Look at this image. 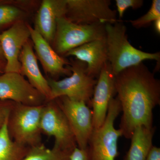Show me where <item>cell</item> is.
I'll list each match as a JSON object with an SVG mask.
<instances>
[{"mask_svg":"<svg viewBox=\"0 0 160 160\" xmlns=\"http://www.w3.org/2000/svg\"><path fill=\"white\" fill-rule=\"evenodd\" d=\"M7 2H6V1H2V0H0V4H3V3Z\"/></svg>","mask_w":160,"mask_h":160,"instance_id":"29","label":"cell"},{"mask_svg":"<svg viewBox=\"0 0 160 160\" xmlns=\"http://www.w3.org/2000/svg\"><path fill=\"white\" fill-rule=\"evenodd\" d=\"M65 17L82 25L114 24L117 12L110 7V0H66Z\"/></svg>","mask_w":160,"mask_h":160,"instance_id":"7","label":"cell"},{"mask_svg":"<svg viewBox=\"0 0 160 160\" xmlns=\"http://www.w3.org/2000/svg\"><path fill=\"white\" fill-rule=\"evenodd\" d=\"M68 66L71 71L69 77L54 80L48 78L50 89L49 101L66 97L73 101H81L90 106V103L97 79L89 76L86 72V64L77 59Z\"/></svg>","mask_w":160,"mask_h":160,"instance_id":"5","label":"cell"},{"mask_svg":"<svg viewBox=\"0 0 160 160\" xmlns=\"http://www.w3.org/2000/svg\"><path fill=\"white\" fill-rule=\"evenodd\" d=\"M0 101L31 106H41L47 102L23 76L16 72H5L0 75Z\"/></svg>","mask_w":160,"mask_h":160,"instance_id":"10","label":"cell"},{"mask_svg":"<svg viewBox=\"0 0 160 160\" xmlns=\"http://www.w3.org/2000/svg\"><path fill=\"white\" fill-rule=\"evenodd\" d=\"M106 37V25L77 24L63 17L58 20L52 44L55 51L62 56L84 44Z\"/></svg>","mask_w":160,"mask_h":160,"instance_id":"6","label":"cell"},{"mask_svg":"<svg viewBox=\"0 0 160 160\" xmlns=\"http://www.w3.org/2000/svg\"><path fill=\"white\" fill-rule=\"evenodd\" d=\"M40 128L42 132L54 138V146L70 152L77 147L69 122L55 100L44 104Z\"/></svg>","mask_w":160,"mask_h":160,"instance_id":"8","label":"cell"},{"mask_svg":"<svg viewBox=\"0 0 160 160\" xmlns=\"http://www.w3.org/2000/svg\"><path fill=\"white\" fill-rule=\"evenodd\" d=\"M116 94L115 76L109 62L103 67L97 78L90 103L93 129L99 128L106 117L110 100Z\"/></svg>","mask_w":160,"mask_h":160,"instance_id":"12","label":"cell"},{"mask_svg":"<svg viewBox=\"0 0 160 160\" xmlns=\"http://www.w3.org/2000/svg\"><path fill=\"white\" fill-rule=\"evenodd\" d=\"M160 18V1L153 0L151 7L145 15L136 20L129 21L136 29L146 28L151 25L156 20Z\"/></svg>","mask_w":160,"mask_h":160,"instance_id":"21","label":"cell"},{"mask_svg":"<svg viewBox=\"0 0 160 160\" xmlns=\"http://www.w3.org/2000/svg\"><path fill=\"white\" fill-rule=\"evenodd\" d=\"M12 102L9 101H0V129L2 127L8 118Z\"/></svg>","mask_w":160,"mask_h":160,"instance_id":"23","label":"cell"},{"mask_svg":"<svg viewBox=\"0 0 160 160\" xmlns=\"http://www.w3.org/2000/svg\"><path fill=\"white\" fill-rule=\"evenodd\" d=\"M29 26L22 20L0 33V41L6 61L5 72L21 74L19 56L23 46L30 38Z\"/></svg>","mask_w":160,"mask_h":160,"instance_id":"11","label":"cell"},{"mask_svg":"<svg viewBox=\"0 0 160 160\" xmlns=\"http://www.w3.org/2000/svg\"><path fill=\"white\" fill-rule=\"evenodd\" d=\"M29 27L30 38L38 58L46 73L52 77L63 75L69 76L71 74L68 67L70 62L58 54L36 29Z\"/></svg>","mask_w":160,"mask_h":160,"instance_id":"13","label":"cell"},{"mask_svg":"<svg viewBox=\"0 0 160 160\" xmlns=\"http://www.w3.org/2000/svg\"><path fill=\"white\" fill-rule=\"evenodd\" d=\"M155 131V127L147 128L143 126L137 127L131 137L129 151L124 160H146L152 147V141Z\"/></svg>","mask_w":160,"mask_h":160,"instance_id":"17","label":"cell"},{"mask_svg":"<svg viewBox=\"0 0 160 160\" xmlns=\"http://www.w3.org/2000/svg\"><path fill=\"white\" fill-rule=\"evenodd\" d=\"M106 31L108 61L115 76L125 69L146 60L157 61L158 69L159 52H146L132 46L128 40L126 26L121 20L114 24L106 25Z\"/></svg>","mask_w":160,"mask_h":160,"instance_id":"2","label":"cell"},{"mask_svg":"<svg viewBox=\"0 0 160 160\" xmlns=\"http://www.w3.org/2000/svg\"><path fill=\"white\" fill-rule=\"evenodd\" d=\"M153 26L155 31L158 34H160V18L156 20L153 22Z\"/></svg>","mask_w":160,"mask_h":160,"instance_id":"26","label":"cell"},{"mask_svg":"<svg viewBox=\"0 0 160 160\" xmlns=\"http://www.w3.org/2000/svg\"><path fill=\"white\" fill-rule=\"evenodd\" d=\"M66 12V0H44L38 10L34 29L48 43L52 44L58 20L65 17Z\"/></svg>","mask_w":160,"mask_h":160,"instance_id":"14","label":"cell"},{"mask_svg":"<svg viewBox=\"0 0 160 160\" xmlns=\"http://www.w3.org/2000/svg\"><path fill=\"white\" fill-rule=\"evenodd\" d=\"M7 119L0 129V160H23L29 147L11 139L7 130Z\"/></svg>","mask_w":160,"mask_h":160,"instance_id":"18","label":"cell"},{"mask_svg":"<svg viewBox=\"0 0 160 160\" xmlns=\"http://www.w3.org/2000/svg\"><path fill=\"white\" fill-rule=\"evenodd\" d=\"M146 160H160V148L152 146Z\"/></svg>","mask_w":160,"mask_h":160,"instance_id":"25","label":"cell"},{"mask_svg":"<svg viewBox=\"0 0 160 160\" xmlns=\"http://www.w3.org/2000/svg\"><path fill=\"white\" fill-rule=\"evenodd\" d=\"M6 64V62L0 60V73L5 72Z\"/></svg>","mask_w":160,"mask_h":160,"instance_id":"27","label":"cell"},{"mask_svg":"<svg viewBox=\"0 0 160 160\" xmlns=\"http://www.w3.org/2000/svg\"><path fill=\"white\" fill-rule=\"evenodd\" d=\"M25 12L18 7L7 3L0 4V29L22 21Z\"/></svg>","mask_w":160,"mask_h":160,"instance_id":"20","label":"cell"},{"mask_svg":"<svg viewBox=\"0 0 160 160\" xmlns=\"http://www.w3.org/2000/svg\"><path fill=\"white\" fill-rule=\"evenodd\" d=\"M70 160H88L87 149L76 147L70 154Z\"/></svg>","mask_w":160,"mask_h":160,"instance_id":"24","label":"cell"},{"mask_svg":"<svg viewBox=\"0 0 160 160\" xmlns=\"http://www.w3.org/2000/svg\"><path fill=\"white\" fill-rule=\"evenodd\" d=\"M115 89L122 115L119 129L130 139L134 129L153 127V110L160 104V81L142 63L115 76Z\"/></svg>","mask_w":160,"mask_h":160,"instance_id":"1","label":"cell"},{"mask_svg":"<svg viewBox=\"0 0 160 160\" xmlns=\"http://www.w3.org/2000/svg\"><path fill=\"white\" fill-rule=\"evenodd\" d=\"M29 40L23 46L19 56L21 63V74L25 76L29 83L49 101L50 89L48 80L42 74L37 62L36 56Z\"/></svg>","mask_w":160,"mask_h":160,"instance_id":"16","label":"cell"},{"mask_svg":"<svg viewBox=\"0 0 160 160\" xmlns=\"http://www.w3.org/2000/svg\"><path fill=\"white\" fill-rule=\"evenodd\" d=\"M117 8L119 17H123L125 11L129 8L133 9H139L144 4L143 0H116Z\"/></svg>","mask_w":160,"mask_h":160,"instance_id":"22","label":"cell"},{"mask_svg":"<svg viewBox=\"0 0 160 160\" xmlns=\"http://www.w3.org/2000/svg\"><path fill=\"white\" fill-rule=\"evenodd\" d=\"M71 152L54 146L49 149L42 143L29 148L23 160H70Z\"/></svg>","mask_w":160,"mask_h":160,"instance_id":"19","label":"cell"},{"mask_svg":"<svg viewBox=\"0 0 160 160\" xmlns=\"http://www.w3.org/2000/svg\"><path fill=\"white\" fill-rule=\"evenodd\" d=\"M66 56H73L86 64L89 76L96 79L108 61L106 38L86 43L68 52Z\"/></svg>","mask_w":160,"mask_h":160,"instance_id":"15","label":"cell"},{"mask_svg":"<svg viewBox=\"0 0 160 160\" xmlns=\"http://www.w3.org/2000/svg\"><path fill=\"white\" fill-rule=\"evenodd\" d=\"M0 60L6 62L5 56L3 53L2 49V45H1V41H0Z\"/></svg>","mask_w":160,"mask_h":160,"instance_id":"28","label":"cell"},{"mask_svg":"<svg viewBox=\"0 0 160 160\" xmlns=\"http://www.w3.org/2000/svg\"><path fill=\"white\" fill-rule=\"evenodd\" d=\"M121 111L119 101L112 98L105 122L99 128L93 129L89 138L86 148L88 160H115L119 155L118 142L122 133L114 124Z\"/></svg>","mask_w":160,"mask_h":160,"instance_id":"4","label":"cell"},{"mask_svg":"<svg viewBox=\"0 0 160 160\" xmlns=\"http://www.w3.org/2000/svg\"><path fill=\"white\" fill-rule=\"evenodd\" d=\"M44 105L27 106L12 102L7 122L12 140L29 148L42 143L40 122Z\"/></svg>","mask_w":160,"mask_h":160,"instance_id":"3","label":"cell"},{"mask_svg":"<svg viewBox=\"0 0 160 160\" xmlns=\"http://www.w3.org/2000/svg\"><path fill=\"white\" fill-rule=\"evenodd\" d=\"M55 100L69 122L77 147L86 149L93 129L92 110L84 102L73 101L66 97Z\"/></svg>","mask_w":160,"mask_h":160,"instance_id":"9","label":"cell"}]
</instances>
